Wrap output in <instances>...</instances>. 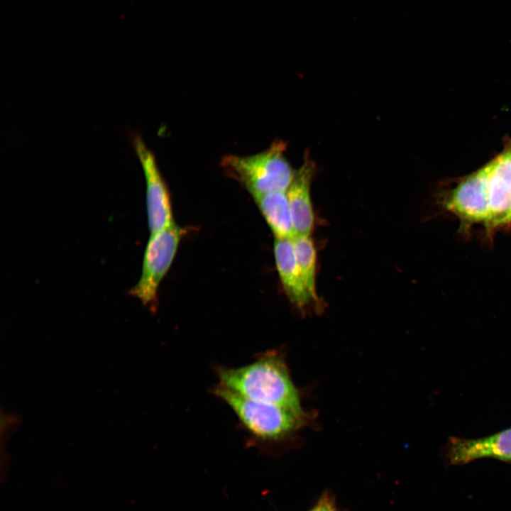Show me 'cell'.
I'll return each instance as SVG.
<instances>
[{
  "label": "cell",
  "mask_w": 511,
  "mask_h": 511,
  "mask_svg": "<svg viewBox=\"0 0 511 511\" xmlns=\"http://www.w3.org/2000/svg\"><path fill=\"white\" fill-rule=\"evenodd\" d=\"M287 145L276 140L265 150L250 155H226L221 165L253 196L270 192H287L295 171L285 158Z\"/></svg>",
  "instance_id": "7a4b0ae2"
},
{
  "label": "cell",
  "mask_w": 511,
  "mask_h": 511,
  "mask_svg": "<svg viewBox=\"0 0 511 511\" xmlns=\"http://www.w3.org/2000/svg\"><path fill=\"white\" fill-rule=\"evenodd\" d=\"M314 172L315 164L309 153H305L286 192L296 235L310 236L313 229L314 216L310 187Z\"/></svg>",
  "instance_id": "ba28073f"
},
{
  "label": "cell",
  "mask_w": 511,
  "mask_h": 511,
  "mask_svg": "<svg viewBox=\"0 0 511 511\" xmlns=\"http://www.w3.org/2000/svg\"><path fill=\"white\" fill-rule=\"evenodd\" d=\"M509 221H511V213H510V214L508 216V217L507 218V219H506V221H505V223H506V222H509Z\"/></svg>",
  "instance_id": "9a60e30c"
},
{
  "label": "cell",
  "mask_w": 511,
  "mask_h": 511,
  "mask_svg": "<svg viewBox=\"0 0 511 511\" xmlns=\"http://www.w3.org/2000/svg\"><path fill=\"white\" fill-rule=\"evenodd\" d=\"M132 143L145 175L148 227L153 234L174 222L170 194L155 155L143 138L134 135Z\"/></svg>",
  "instance_id": "5b68a950"
},
{
  "label": "cell",
  "mask_w": 511,
  "mask_h": 511,
  "mask_svg": "<svg viewBox=\"0 0 511 511\" xmlns=\"http://www.w3.org/2000/svg\"><path fill=\"white\" fill-rule=\"evenodd\" d=\"M449 210L470 221L490 220L488 194V169L485 166L461 182L450 195Z\"/></svg>",
  "instance_id": "52a82bcc"
},
{
  "label": "cell",
  "mask_w": 511,
  "mask_h": 511,
  "mask_svg": "<svg viewBox=\"0 0 511 511\" xmlns=\"http://www.w3.org/2000/svg\"><path fill=\"white\" fill-rule=\"evenodd\" d=\"M183 230L174 221L150 234L143 258L141 277L130 290L143 305L154 307L159 285L174 260Z\"/></svg>",
  "instance_id": "277c9868"
},
{
  "label": "cell",
  "mask_w": 511,
  "mask_h": 511,
  "mask_svg": "<svg viewBox=\"0 0 511 511\" xmlns=\"http://www.w3.org/2000/svg\"><path fill=\"white\" fill-rule=\"evenodd\" d=\"M307 511H346L337 503L335 494L329 489L324 490Z\"/></svg>",
  "instance_id": "4fadbf2b"
},
{
  "label": "cell",
  "mask_w": 511,
  "mask_h": 511,
  "mask_svg": "<svg viewBox=\"0 0 511 511\" xmlns=\"http://www.w3.org/2000/svg\"><path fill=\"white\" fill-rule=\"evenodd\" d=\"M486 167L490 213L488 224L495 226L505 223L511 213V150L500 155Z\"/></svg>",
  "instance_id": "9c48e42d"
},
{
  "label": "cell",
  "mask_w": 511,
  "mask_h": 511,
  "mask_svg": "<svg viewBox=\"0 0 511 511\" xmlns=\"http://www.w3.org/2000/svg\"><path fill=\"white\" fill-rule=\"evenodd\" d=\"M219 385L243 397L304 412L282 356L268 352L238 368L219 367Z\"/></svg>",
  "instance_id": "6da1fadb"
},
{
  "label": "cell",
  "mask_w": 511,
  "mask_h": 511,
  "mask_svg": "<svg viewBox=\"0 0 511 511\" xmlns=\"http://www.w3.org/2000/svg\"><path fill=\"white\" fill-rule=\"evenodd\" d=\"M445 457L450 465L462 466L481 458L511 464V428L478 439L449 437Z\"/></svg>",
  "instance_id": "8992f818"
},
{
  "label": "cell",
  "mask_w": 511,
  "mask_h": 511,
  "mask_svg": "<svg viewBox=\"0 0 511 511\" xmlns=\"http://www.w3.org/2000/svg\"><path fill=\"white\" fill-rule=\"evenodd\" d=\"M276 238L296 236L286 192L275 191L252 196Z\"/></svg>",
  "instance_id": "8fae6325"
},
{
  "label": "cell",
  "mask_w": 511,
  "mask_h": 511,
  "mask_svg": "<svg viewBox=\"0 0 511 511\" xmlns=\"http://www.w3.org/2000/svg\"><path fill=\"white\" fill-rule=\"evenodd\" d=\"M274 256L280 279L290 301L302 309L312 298L298 267L292 238H275Z\"/></svg>",
  "instance_id": "30bf717a"
},
{
  "label": "cell",
  "mask_w": 511,
  "mask_h": 511,
  "mask_svg": "<svg viewBox=\"0 0 511 511\" xmlns=\"http://www.w3.org/2000/svg\"><path fill=\"white\" fill-rule=\"evenodd\" d=\"M214 392L233 410L245 428L263 441L283 439L304 424V412L250 400L221 385L217 386Z\"/></svg>",
  "instance_id": "3957f363"
},
{
  "label": "cell",
  "mask_w": 511,
  "mask_h": 511,
  "mask_svg": "<svg viewBox=\"0 0 511 511\" xmlns=\"http://www.w3.org/2000/svg\"><path fill=\"white\" fill-rule=\"evenodd\" d=\"M21 421L20 417L16 414L3 413L1 410V440L8 438L11 432L18 425Z\"/></svg>",
  "instance_id": "5bb4252c"
},
{
  "label": "cell",
  "mask_w": 511,
  "mask_h": 511,
  "mask_svg": "<svg viewBox=\"0 0 511 511\" xmlns=\"http://www.w3.org/2000/svg\"><path fill=\"white\" fill-rule=\"evenodd\" d=\"M295 254L304 285L312 300L317 302L316 292V249L310 236L296 235L292 238Z\"/></svg>",
  "instance_id": "7c38bea8"
}]
</instances>
